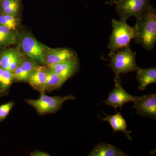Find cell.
<instances>
[{
    "mask_svg": "<svg viewBox=\"0 0 156 156\" xmlns=\"http://www.w3.org/2000/svg\"><path fill=\"white\" fill-rule=\"evenodd\" d=\"M112 32L110 37L108 48L110 50L109 56L118 50L129 47L135 37L134 27L127 24L126 21L112 20Z\"/></svg>",
    "mask_w": 156,
    "mask_h": 156,
    "instance_id": "cell-2",
    "label": "cell"
},
{
    "mask_svg": "<svg viewBox=\"0 0 156 156\" xmlns=\"http://www.w3.org/2000/svg\"><path fill=\"white\" fill-rule=\"evenodd\" d=\"M136 71V80L139 83L140 90H145L149 85L156 83V67L146 69L138 68Z\"/></svg>",
    "mask_w": 156,
    "mask_h": 156,
    "instance_id": "cell-13",
    "label": "cell"
},
{
    "mask_svg": "<svg viewBox=\"0 0 156 156\" xmlns=\"http://www.w3.org/2000/svg\"><path fill=\"white\" fill-rule=\"evenodd\" d=\"M30 155L33 156H49L50 155L46 153L40 151H35L31 154Z\"/></svg>",
    "mask_w": 156,
    "mask_h": 156,
    "instance_id": "cell-23",
    "label": "cell"
},
{
    "mask_svg": "<svg viewBox=\"0 0 156 156\" xmlns=\"http://www.w3.org/2000/svg\"><path fill=\"white\" fill-rule=\"evenodd\" d=\"M72 95L62 96H50L42 92L37 99H28L26 102L35 108L41 114L55 112L60 108L65 101L75 99Z\"/></svg>",
    "mask_w": 156,
    "mask_h": 156,
    "instance_id": "cell-5",
    "label": "cell"
},
{
    "mask_svg": "<svg viewBox=\"0 0 156 156\" xmlns=\"http://www.w3.org/2000/svg\"><path fill=\"white\" fill-rule=\"evenodd\" d=\"M1 1H2V0H0V3H1Z\"/></svg>",
    "mask_w": 156,
    "mask_h": 156,
    "instance_id": "cell-25",
    "label": "cell"
},
{
    "mask_svg": "<svg viewBox=\"0 0 156 156\" xmlns=\"http://www.w3.org/2000/svg\"><path fill=\"white\" fill-rule=\"evenodd\" d=\"M13 73L8 69H4L2 76L0 82V93H5L11 86L14 80Z\"/></svg>",
    "mask_w": 156,
    "mask_h": 156,
    "instance_id": "cell-21",
    "label": "cell"
},
{
    "mask_svg": "<svg viewBox=\"0 0 156 156\" xmlns=\"http://www.w3.org/2000/svg\"><path fill=\"white\" fill-rule=\"evenodd\" d=\"M78 65L77 59H74L48 66L50 69L67 80L77 71Z\"/></svg>",
    "mask_w": 156,
    "mask_h": 156,
    "instance_id": "cell-10",
    "label": "cell"
},
{
    "mask_svg": "<svg viewBox=\"0 0 156 156\" xmlns=\"http://www.w3.org/2000/svg\"><path fill=\"white\" fill-rule=\"evenodd\" d=\"M3 71H4V69L2 68V67H0V82H1L2 76Z\"/></svg>",
    "mask_w": 156,
    "mask_h": 156,
    "instance_id": "cell-24",
    "label": "cell"
},
{
    "mask_svg": "<svg viewBox=\"0 0 156 156\" xmlns=\"http://www.w3.org/2000/svg\"><path fill=\"white\" fill-rule=\"evenodd\" d=\"M134 108L137 114L143 117L156 119V95L155 93L137 96L134 101Z\"/></svg>",
    "mask_w": 156,
    "mask_h": 156,
    "instance_id": "cell-8",
    "label": "cell"
},
{
    "mask_svg": "<svg viewBox=\"0 0 156 156\" xmlns=\"http://www.w3.org/2000/svg\"><path fill=\"white\" fill-rule=\"evenodd\" d=\"M66 80L50 69L49 67L47 83L45 86V91H53L58 89Z\"/></svg>",
    "mask_w": 156,
    "mask_h": 156,
    "instance_id": "cell-16",
    "label": "cell"
},
{
    "mask_svg": "<svg viewBox=\"0 0 156 156\" xmlns=\"http://www.w3.org/2000/svg\"><path fill=\"white\" fill-rule=\"evenodd\" d=\"M19 20L15 15L0 14V25L15 31L19 25Z\"/></svg>",
    "mask_w": 156,
    "mask_h": 156,
    "instance_id": "cell-20",
    "label": "cell"
},
{
    "mask_svg": "<svg viewBox=\"0 0 156 156\" xmlns=\"http://www.w3.org/2000/svg\"><path fill=\"white\" fill-rule=\"evenodd\" d=\"M105 117L101 119V121L108 122L113 130V134L117 131L124 132L130 140H131L130 134L131 131L127 130V125L126 120L122 116L121 113L118 112L112 115H108L104 114Z\"/></svg>",
    "mask_w": 156,
    "mask_h": 156,
    "instance_id": "cell-12",
    "label": "cell"
},
{
    "mask_svg": "<svg viewBox=\"0 0 156 156\" xmlns=\"http://www.w3.org/2000/svg\"><path fill=\"white\" fill-rule=\"evenodd\" d=\"M17 33L8 27L0 25V48H5L17 43Z\"/></svg>",
    "mask_w": 156,
    "mask_h": 156,
    "instance_id": "cell-15",
    "label": "cell"
},
{
    "mask_svg": "<svg viewBox=\"0 0 156 156\" xmlns=\"http://www.w3.org/2000/svg\"><path fill=\"white\" fill-rule=\"evenodd\" d=\"M115 82L114 88L110 92L107 99L103 102L115 109L119 108L122 109L125 104L134 102L137 96H133L126 92L121 85V80Z\"/></svg>",
    "mask_w": 156,
    "mask_h": 156,
    "instance_id": "cell-7",
    "label": "cell"
},
{
    "mask_svg": "<svg viewBox=\"0 0 156 156\" xmlns=\"http://www.w3.org/2000/svg\"><path fill=\"white\" fill-rule=\"evenodd\" d=\"M18 50L35 62L45 64L44 53L47 47L39 42L30 33H25L17 37Z\"/></svg>",
    "mask_w": 156,
    "mask_h": 156,
    "instance_id": "cell-4",
    "label": "cell"
},
{
    "mask_svg": "<svg viewBox=\"0 0 156 156\" xmlns=\"http://www.w3.org/2000/svg\"><path fill=\"white\" fill-rule=\"evenodd\" d=\"M37 64L29 58H24L20 65V81H27Z\"/></svg>",
    "mask_w": 156,
    "mask_h": 156,
    "instance_id": "cell-19",
    "label": "cell"
},
{
    "mask_svg": "<svg viewBox=\"0 0 156 156\" xmlns=\"http://www.w3.org/2000/svg\"><path fill=\"white\" fill-rule=\"evenodd\" d=\"M126 154L114 146L108 144H98L88 155L89 156H124Z\"/></svg>",
    "mask_w": 156,
    "mask_h": 156,
    "instance_id": "cell-14",
    "label": "cell"
},
{
    "mask_svg": "<svg viewBox=\"0 0 156 156\" xmlns=\"http://www.w3.org/2000/svg\"><path fill=\"white\" fill-rule=\"evenodd\" d=\"M134 40L144 49L151 50L156 42V11L149 4L136 18Z\"/></svg>",
    "mask_w": 156,
    "mask_h": 156,
    "instance_id": "cell-1",
    "label": "cell"
},
{
    "mask_svg": "<svg viewBox=\"0 0 156 156\" xmlns=\"http://www.w3.org/2000/svg\"><path fill=\"white\" fill-rule=\"evenodd\" d=\"M136 53L128 47L109 56L111 60L108 66L114 73L115 81L121 80L122 73L136 71L138 67L136 64Z\"/></svg>",
    "mask_w": 156,
    "mask_h": 156,
    "instance_id": "cell-3",
    "label": "cell"
},
{
    "mask_svg": "<svg viewBox=\"0 0 156 156\" xmlns=\"http://www.w3.org/2000/svg\"><path fill=\"white\" fill-rule=\"evenodd\" d=\"M21 53L18 49L9 48L0 51V67L8 69L11 62Z\"/></svg>",
    "mask_w": 156,
    "mask_h": 156,
    "instance_id": "cell-17",
    "label": "cell"
},
{
    "mask_svg": "<svg viewBox=\"0 0 156 156\" xmlns=\"http://www.w3.org/2000/svg\"><path fill=\"white\" fill-rule=\"evenodd\" d=\"M14 105V103L11 101L0 105V122L5 119L7 117Z\"/></svg>",
    "mask_w": 156,
    "mask_h": 156,
    "instance_id": "cell-22",
    "label": "cell"
},
{
    "mask_svg": "<svg viewBox=\"0 0 156 156\" xmlns=\"http://www.w3.org/2000/svg\"><path fill=\"white\" fill-rule=\"evenodd\" d=\"M45 64L53 65L67 60L77 59V55L70 49L65 48L51 49L47 47L44 53Z\"/></svg>",
    "mask_w": 156,
    "mask_h": 156,
    "instance_id": "cell-9",
    "label": "cell"
},
{
    "mask_svg": "<svg viewBox=\"0 0 156 156\" xmlns=\"http://www.w3.org/2000/svg\"><path fill=\"white\" fill-rule=\"evenodd\" d=\"M48 69L44 66H37L27 81L32 87L41 92H45Z\"/></svg>",
    "mask_w": 156,
    "mask_h": 156,
    "instance_id": "cell-11",
    "label": "cell"
},
{
    "mask_svg": "<svg viewBox=\"0 0 156 156\" xmlns=\"http://www.w3.org/2000/svg\"><path fill=\"white\" fill-rule=\"evenodd\" d=\"M151 0H110L106 4L116 5L117 14L121 20L126 21L131 17L137 18Z\"/></svg>",
    "mask_w": 156,
    "mask_h": 156,
    "instance_id": "cell-6",
    "label": "cell"
},
{
    "mask_svg": "<svg viewBox=\"0 0 156 156\" xmlns=\"http://www.w3.org/2000/svg\"><path fill=\"white\" fill-rule=\"evenodd\" d=\"M20 5V0H2L0 3V14L16 16Z\"/></svg>",
    "mask_w": 156,
    "mask_h": 156,
    "instance_id": "cell-18",
    "label": "cell"
}]
</instances>
